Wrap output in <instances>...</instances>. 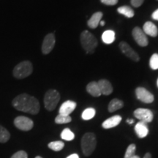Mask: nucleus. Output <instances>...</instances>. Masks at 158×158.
<instances>
[{
	"label": "nucleus",
	"instance_id": "obj_32",
	"mask_svg": "<svg viewBox=\"0 0 158 158\" xmlns=\"http://www.w3.org/2000/svg\"><path fill=\"white\" fill-rule=\"evenodd\" d=\"M152 18L154 20L158 21V9L156 10L152 13Z\"/></svg>",
	"mask_w": 158,
	"mask_h": 158
},
{
	"label": "nucleus",
	"instance_id": "obj_28",
	"mask_svg": "<svg viewBox=\"0 0 158 158\" xmlns=\"http://www.w3.org/2000/svg\"><path fill=\"white\" fill-rule=\"evenodd\" d=\"M149 66L152 70L158 69V54H154L152 55L149 60Z\"/></svg>",
	"mask_w": 158,
	"mask_h": 158
},
{
	"label": "nucleus",
	"instance_id": "obj_33",
	"mask_svg": "<svg viewBox=\"0 0 158 158\" xmlns=\"http://www.w3.org/2000/svg\"><path fill=\"white\" fill-rule=\"evenodd\" d=\"M67 158H79V156L78 154L75 153V154H72V155H69Z\"/></svg>",
	"mask_w": 158,
	"mask_h": 158
},
{
	"label": "nucleus",
	"instance_id": "obj_23",
	"mask_svg": "<svg viewBox=\"0 0 158 158\" xmlns=\"http://www.w3.org/2000/svg\"><path fill=\"white\" fill-rule=\"evenodd\" d=\"M61 138H62V139L65 140V141H73L75 138V134L69 128H65L62 130V133H61Z\"/></svg>",
	"mask_w": 158,
	"mask_h": 158
},
{
	"label": "nucleus",
	"instance_id": "obj_34",
	"mask_svg": "<svg viewBox=\"0 0 158 158\" xmlns=\"http://www.w3.org/2000/svg\"><path fill=\"white\" fill-rule=\"evenodd\" d=\"M143 158H152V155L150 153H147Z\"/></svg>",
	"mask_w": 158,
	"mask_h": 158
},
{
	"label": "nucleus",
	"instance_id": "obj_6",
	"mask_svg": "<svg viewBox=\"0 0 158 158\" xmlns=\"http://www.w3.org/2000/svg\"><path fill=\"white\" fill-rule=\"evenodd\" d=\"M14 124L18 129L23 130V131H29L32 129L34 126V122L31 118L26 116H20L15 118Z\"/></svg>",
	"mask_w": 158,
	"mask_h": 158
},
{
	"label": "nucleus",
	"instance_id": "obj_31",
	"mask_svg": "<svg viewBox=\"0 0 158 158\" xmlns=\"http://www.w3.org/2000/svg\"><path fill=\"white\" fill-rule=\"evenodd\" d=\"M144 0H131V5L135 7H138L142 5Z\"/></svg>",
	"mask_w": 158,
	"mask_h": 158
},
{
	"label": "nucleus",
	"instance_id": "obj_2",
	"mask_svg": "<svg viewBox=\"0 0 158 158\" xmlns=\"http://www.w3.org/2000/svg\"><path fill=\"white\" fill-rule=\"evenodd\" d=\"M81 43L83 48L86 51L87 54H92L98 47V40L92 33L87 30L82 31L80 37Z\"/></svg>",
	"mask_w": 158,
	"mask_h": 158
},
{
	"label": "nucleus",
	"instance_id": "obj_29",
	"mask_svg": "<svg viewBox=\"0 0 158 158\" xmlns=\"http://www.w3.org/2000/svg\"><path fill=\"white\" fill-rule=\"evenodd\" d=\"M11 158H28V155L24 151H19L15 153Z\"/></svg>",
	"mask_w": 158,
	"mask_h": 158
},
{
	"label": "nucleus",
	"instance_id": "obj_18",
	"mask_svg": "<svg viewBox=\"0 0 158 158\" xmlns=\"http://www.w3.org/2000/svg\"><path fill=\"white\" fill-rule=\"evenodd\" d=\"M86 91L89 94L93 97H100L102 94L98 82L96 81L89 83L86 86Z\"/></svg>",
	"mask_w": 158,
	"mask_h": 158
},
{
	"label": "nucleus",
	"instance_id": "obj_37",
	"mask_svg": "<svg viewBox=\"0 0 158 158\" xmlns=\"http://www.w3.org/2000/svg\"><path fill=\"white\" fill-rule=\"evenodd\" d=\"M132 158H140V157H139V156H138V155H134Z\"/></svg>",
	"mask_w": 158,
	"mask_h": 158
},
{
	"label": "nucleus",
	"instance_id": "obj_20",
	"mask_svg": "<svg viewBox=\"0 0 158 158\" xmlns=\"http://www.w3.org/2000/svg\"><path fill=\"white\" fill-rule=\"evenodd\" d=\"M102 40L106 44H111L115 40V32L113 30H106L102 35Z\"/></svg>",
	"mask_w": 158,
	"mask_h": 158
},
{
	"label": "nucleus",
	"instance_id": "obj_25",
	"mask_svg": "<svg viewBox=\"0 0 158 158\" xmlns=\"http://www.w3.org/2000/svg\"><path fill=\"white\" fill-rule=\"evenodd\" d=\"M10 134L8 130L0 125V143H5L10 139Z\"/></svg>",
	"mask_w": 158,
	"mask_h": 158
},
{
	"label": "nucleus",
	"instance_id": "obj_26",
	"mask_svg": "<svg viewBox=\"0 0 158 158\" xmlns=\"http://www.w3.org/2000/svg\"><path fill=\"white\" fill-rule=\"evenodd\" d=\"M72 121V118L70 116L63 115V114H59L55 118V122L56 124H68L69 122Z\"/></svg>",
	"mask_w": 158,
	"mask_h": 158
},
{
	"label": "nucleus",
	"instance_id": "obj_1",
	"mask_svg": "<svg viewBox=\"0 0 158 158\" xmlns=\"http://www.w3.org/2000/svg\"><path fill=\"white\" fill-rule=\"evenodd\" d=\"M13 107L20 111L29 113L33 115L37 114L40 109V102L35 97L27 94L18 95L12 102Z\"/></svg>",
	"mask_w": 158,
	"mask_h": 158
},
{
	"label": "nucleus",
	"instance_id": "obj_8",
	"mask_svg": "<svg viewBox=\"0 0 158 158\" xmlns=\"http://www.w3.org/2000/svg\"><path fill=\"white\" fill-rule=\"evenodd\" d=\"M132 35L134 40L140 46L146 47L149 44V40L147 37V35L143 32V31L140 27H136L133 29Z\"/></svg>",
	"mask_w": 158,
	"mask_h": 158
},
{
	"label": "nucleus",
	"instance_id": "obj_9",
	"mask_svg": "<svg viewBox=\"0 0 158 158\" xmlns=\"http://www.w3.org/2000/svg\"><path fill=\"white\" fill-rule=\"evenodd\" d=\"M135 94L138 100L144 103H152L155 100L153 94L143 87H138L136 89Z\"/></svg>",
	"mask_w": 158,
	"mask_h": 158
},
{
	"label": "nucleus",
	"instance_id": "obj_30",
	"mask_svg": "<svg viewBox=\"0 0 158 158\" xmlns=\"http://www.w3.org/2000/svg\"><path fill=\"white\" fill-rule=\"evenodd\" d=\"M100 2L104 5L112 6L116 5L118 2V0H100Z\"/></svg>",
	"mask_w": 158,
	"mask_h": 158
},
{
	"label": "nucleus",
	"instance_id": "obj_11",
	"mask_svg": "<svg viewBox=\"0 0 158 158\" xmlns=\"http://www.w3.org/2000/svg\"><path fill=\"white\" fill-rule=\"evenodd\" d=\"M119 48L124 55H126L128 58L132 59L134 62H138L140 60L139 55L130 46L128 43L122 41L119 43Z\"/></svg>",
	"mask_w": 158,
	"mask_h": 158
},
{
	"label": "nucleus",
	"instance_id": "obj_24",
	"mask_svg": "<svg viewBox=\"0 0 158 158\" xmlns=\"http://www.w3.org/2000/svg\"><path fill=\"white\" fill-rule=\"evenodd\" d=\"M64 147V142L62 141H52L48 143V147L53 151L59 152L61 151Z\"/></svg>",
	"mask_w": 158,
	"mask_h": 158
},
{
	"label": "nucleus",
	"instance_id": "obj_27",
	"mask_svg": "<svg viewBox=\"0 0 158 158\" xmlns=\"http://www.w3.org/2000/svg\"><path fill=\"white\" fill-rule=\"evenodd\" d=\"M136 150L135 144L132 143L128 146L127 150H126L125 155H124V158H132L135 155V152Z\"/></svg>",
	"mask_w": 158,
	"mask_h": 158
},
{
	"label": "nucleus",
	"instance_id": "obj_22",
	"mask_svg": "<svg viewBox=\"0 0 158 158\" xmlns=\"http://www.w3.org/2000/svg\"><path fill=\"white\" fill-rule=\"evenodd\" d=\"M95 114L96 110L94 108H86V109L83 111V113L81 114V118L84 120L87 121V120H90L92 119V118H93L94 117V116H95Z\"/></svg>",
	"mask_w": 158,
	"mask_h": 158
},
{
	"label": "nucleus",
	"instance_id": "obj_35",
	"mask_svg": "<svg viewBox=\"0 0 158 158\" xmlns=\"http://www.w3.org/2000/svg\"><path fill=\"white\" fill-rule=\"evenodd\" d=\"M127 122L129 124H133V122H134V120L133 119H127Z\"/></svg>",
	"mask_w": 158,
	"mask_h": 158
},
{
	"label": "nucleus",
	"instance_id": "obj_5",
	"mask_svg": "<svg viewBox=\"0 0 158 158\" xmlns=\"http://www.w3.org/2000/svg\"><path fill=\"white\" fill-rule=\"evenodd\" d=\"M60 100V94L56 90L49 89L44 97L45 108L49 111L54 110Z\"/></svg>",
	"mask_w": 158,
	"mask_h": 158
},
{
	"label": "nucleus",
	"instance_id": "obj_16",
	"mask_svg": "<svg viewBox=\"0 0 158 158\" xmlns=\"http://www.w3.org/2000/svg\"><path fill=\"white\" fill-rule=\"evenodd\" d=\"M143 31L147 35H149L151 37H157L158 35V29L155 23L151 21H147L144 23L143 27Z\"/></svg>",
	"mask_w": 158,
	"mask_h": 158
},
{
	"label": "nucleus",
	"instance_id": "obj_13",
	"mask_svg": "<svg viewBox=\"0 0 158 158\" xmlns=\"http://www.w3.org/2000/svg\"><path fill=\"white\" fill-rule=\"evenodd\" d=\"M122 116L119 115H115L111 116V117L107 118L106 120L102 122V127L104 129H110V128H114L116 127L120 124L122 121Z\"/></svg>",
	"mask_w": 158,
	"mask_h": 158
},
{
	"label": "nucleus",
	"instance_id": "obj_14",
	"mask_svg": "<svg viewBox=\"0 0 158 158\" xmlns=\"http://www.w3.org/2000/svg\"><path fill=\"white\" fill-rule=\"evenodd\" d=\"M135 132L138 138H145L149 134V127L147 124L141 121L138 122L135 126Z\"/></svg>",
	"mask_w": 158,
	"mask_h": 158
},
{
	"label": "nucleus",
	"instance_id": "obj_3",
	"mask_svg": "<svg viewBox=\"0 0 158 158\" xmlns=\"http://www.w3.org/2000/svg\"><path fill=\"white\" fill-rule=\"evenodd\" d=\"M96 136L93 133H85L81 138V146L83 153L85 156H90L96 148Z\"/></svg>",
	"mask_w": 158,
	"mask_h": 158
},
{
	"label": "nucleus",
	"instance_id": "obj_36",
	"mask_svg": "<svg viewBox=\"0 0 158 158\" xmlns=\"http://www.w3.org/2000/svg\"><path fill=\"white\" fill-rule=\"evenodd\" d=\"M100 24L101 25V26H104L105 25V21H101L100 22Z\"/></svg>",
	"mask_w": 158,
	"mask_h": 158
},
{
	"label": "nucleus",
	"instance_id": "obj_21",
	"mask_svg": "<svg viewBox=\"0 0 158 158\" xmlns=\"http://www.w3.org/2000/svg\"><path fill=\"white\" fill-rule=\"evenodd\" d=\"M117 12L120 14L123 15L127 18H129V19L133 18L134 16V14H135L133 10L130 7H128V6H122V7H118L117 9Z\"/></svg>",
	"mask_w": 158,
	"mask_h": 158
},
{
	"label": "nucleus",
	"instance_id": "obj_15",
	"mask_svg": "<svg viewBox=\"0 0 158 158\" xmlns=\"http://www.w3.org/2000/svg\"><path fill=\"white\" fill-rule=\"evenodd\" d=\"M101 94L103 95H110L113 92V86L106 79H101L98 82Z\"/></svg>",
	"mask_w": 158,
	"mask_h": 158
},
{
	"label": "nucleus",
	"instance_id": "obj_12",
	"mask_svg": "<svg viewBox=\"0 0 158 158\" xmlns=\"http://www.w3.org/2000/svg\"><path fill=\"white\" fill-rule=\"evenodd\" d=\"M76 102L72 100H67L64 102H63L62 106H60L59 110V114H63V115L70 116V114H72L74 111V110L76 108Z\"/></svg>",
	"mask_w": 158,
	"mask_h": 158
},
{
	"label": "nucleus",
	"instance_id": "obj_10",
	"mask_svg": "<svg viewBox=\"0 0 158 158\" xmlns=\"http://www.w3.org/2000/svg\"><path fill=\"white\" fill-rule=\"evenodd\" d=\"M55 43H56V40H55L54 33H50V34L47 35L43 40L42 48H41L43 54H48L49 53H51L53 48H54Z\"/></svg>",
	"mask_w": 158,
	"mask_h": 158
},
{
	"label": "nucleus",
	"instance_id": "obj_7",
	"mask_svg": "<svg viewBox=\"0 0 158 158\" xmlns=\"http://www.w3.org/2000/svg\"><path fill=\"white\" fill-rule=\"evenodd\" d=\"M134 116L140 121L145 122V123H149L153 120L154 115L152 111L147 108H138L134 110Z\"/></svg>",
	"mask_w": 158,
	"mask_h": 158
},
{
	"label": "nucleus",
	"instance_id": "obj_38",
	"mask_svg": "<svg viewBox=\"0 0 158 158\" xmlns=\"http://www.w3.org/2000/svg\"><path fill=\"white\" fill-rule=\"evenodd\" d=\"M35 158H43V157H40V156H37V157H35Z\"/></svg>",
	"mask_w": 158,
	"mask_h": 158
},
{
	"label": "nucleus",
	"instance_id": "obj_17",
	"mask_svg": "<svg viewBox=\"0 0 158 158\" xmlns=\"http://www.w3.org/2000/svg\"><path fill=\"white\" fill-rule=\"evenodd\" d=\"M102 18V12H96V13H94L88 21L87 25L89 26V27H90L91 29H96L98 27V25L100 24Z\"/></svg>",
	"mask_w": 158,
	"mask_h": 158
},
{
	"label": "nucleus",
	"instance_id": "obj_19",
	"mask_svg": "<svg viewBox=\"0 0 158 158\" xmlns=\"http://www.w3.org/2000/svg\"><path fill=\"white\" fill-rule=\"evenodd\" d=\"M124 106V102L122 100H118V99L114 98L111 100L108 104V111L110 113H113V112L116 111L118 109H121L122 108H123Z\"/></svg>",
	"mask_w": 158,
	"mask_h": 158
},
{
	"label": "nucleus",
	"instance_id": "obj_4",
	"mask_svg": "<svg viewBox=\"0 0 158 158\" xmlns=\"http://www.w3.org/2000/svg\"><path fill=\"white\" fill-rule=\"evenodd\" d=\"M32 71V64L29 61H23L15 67L13 74L15 78L23 79L30 76Z\"/></svg>",
	"mask_w": 158,
	"mask_h": 158
},
{
	"label": "nucleus",
	"instance_id": "obj_39",
	"mask_svg": "<svg viewBox=\"0 0 158 158\" xmlns=\"http://www.w3.org/2000/svg\"><path fill=\"white\" fill-rule=\"evenodd\" d=\"M157 87H158V78H157Z\"/></svg>",
	"mask_w": 158,
	"mask_h": 158
}]
</instances>
